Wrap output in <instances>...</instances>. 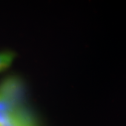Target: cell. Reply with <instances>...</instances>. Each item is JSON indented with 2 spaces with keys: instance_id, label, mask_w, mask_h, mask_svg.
<instances>
[{
  "instance_id": "1",
  "label": "cell",
  "mask_w": 126,
  "mask_h": 126,
  "mask_svg": "<svg viewBox=\"0 0 126 126\" xmlns=\"http://www.w3.org/2000/svg\"><path fill=\"white\" fill-rule=\"evenodd\" d=\"M0 111L6 114L16 116L15 108L12 102L4 94L0 93Z\"/></svg>"
},
{
  "instance_id": "2",
  "label": "cell",
  "mask_w": 126,
  "mask_h": 126,
  "mask_svg": "<svg viewBox=\"0 0 126 126\" xmlns=\"http://www.w3.org/2000/svg\"><path fill=\"white\" fill-rule=\"evenodd\" d=\"M14 55L11 52L0 53V72L7 68L13 61Z\"/></svg>"
},
{
  "instance_id": "3",
  "label": "cell",
  "mask_w": 126,
  "mask_h": 126,
  "mask_svg": "<svg viewBox=\"0 0 126 126\" xmlns=\"http://www.w3.org/2000/svg\"><path fill=\"white\" fill-rule=\"evenodd\" d=\"M19 120V117L0 111V126H4Z\"/></svg>"
}]
</instances>
